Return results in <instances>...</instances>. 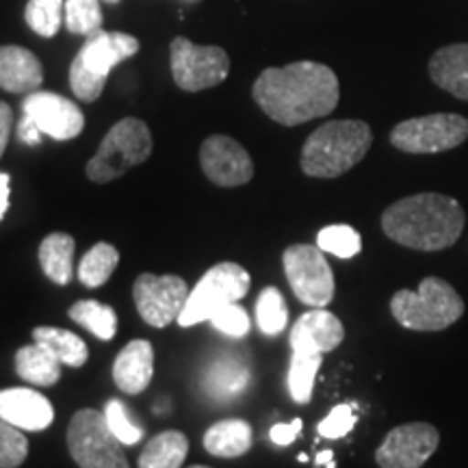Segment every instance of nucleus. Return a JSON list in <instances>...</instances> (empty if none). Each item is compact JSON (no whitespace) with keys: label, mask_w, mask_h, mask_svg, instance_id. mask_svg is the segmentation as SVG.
Segmentation results:
<instances>
[{"label":"nucleus","mask_w":468,"mask_h":468,"mask_svg":"<svg viewBox=\"0 0 468 468\" xmlns=\"http://www.w3.org/2000/svg\"><path fill=\"white\" fill-rule=\"evenodd\" d=\"M251 96L265 115L282 126H300L336 109L341 87L335 69L314 61L267 68L251 87Z\"/></svg>","instance_id":"obj_1"},{"label":"nucleus","mask_w":468,"mask_h":468,"mask_svg":"<svg viewBox=\"0 0 468 468\" xmlns=\"http://www.w3.org/2000/svg\"><path fill=\"white\" fill-rule=\"evenodd\" d=\"M464 208L442 193H417L390 204L382 215V230L390 241L419 251L452 248L464 230Z\"/></svg>","instance_id":"obj_2"},{"label":"nucleus","mask_w":468,"mask_h":468,"mask_svg":"<svg viewBox=\"0 0 468 468\" xmlns=\"http://www.w3.org/2000/svg\"><path fill=\"white\" fill-rule=\"evenodd\" d=\"M373 144L371 126L362 120L325 122L306 139L302 169L310 178H338L365 159Z\"/></svg>","instance_id":"obj_3"},{"label":"nucleus","mask_w":468,"mask_h":468,"mask_svg":"<svg viewBox=\"0 0 468 468\" xmlns=\"http://www.w3.org/2000/svg\"><path fill=\"white\" fill-rule=\"evenodd\" d=\"M390 313L397 324L417 332L447 330L464 314V300L442 278L420 280L419 291H397L390 300Z\"/></svg>","instance_id":"obj_4"},{"label":"nucleus","mask_w":468,"mask_h":468,"mask_svg":"<svg viewBox=\"0 0 468 468\" xmlns=\"http://www.w3.org/2000/svg\"><path fill=\"white\" fill-rule=\"evenodd\" d=\"M139 52V42L133 35L98 31L85 39L83 48L69 66V87L83 102H96L102 96L109 72L122 61Z\"/></svg>","instance_id":"obj_5"},{"label":"nucleus","mask_w":468,"mask_h":468,"mask_svg":"<svg viewBox=\"0 0 468 468\" xmlns=\"http://www.w3.org/2000/svg\"><path fill=\"white\" fill-rule=\"evenodd\" d=\"M152 133L145 122L137 117H124L107 133L96 156L87 163L85 174L91 183L104 185L124 176L128 169L142 165L150 159Z\"/></svg>","instance_id":"obj_6"},{"label":"nucleus","mask_w":468,"mask_h":468,"mask_svg":"<svg viewBox=\"0 0 468 468\" xmlns=\"http://www.w3.org/2000/svg\"><path fill=\"white\" fill-rule=\"evenodd\" d=\"M68 449L80 468H131L124 444L111 431L104 412L79 410L68 425Z\"/></svg>","instance_id":"obj_7"},{"label":"nucleus","mask_w":468,"mask_h":468,"mask_svg":"<svg viewBox=\"0 0 468 468\" xmlns=\"http://www.w3.org/2000/svg\"><path fill=\"white\" fill-rule=\"evenodd\" d=\"M250 284V273L237 262H219V265L210 267L186 297L178 325L191 327L208 321L219 308L243 300L248 295Z\"/></svg>","instance_id":"obj_8"},{"label":"nucleus","mask_w":468,"mask_h":468,"mask_svg":"<svg viewBox=\"0 0 468 468\" xmlns=\"http://www.w3.org/2000/svg\"><path fill=\"white\" fill-rule=\"evenodd\" d=\"M468 139V120L455 113H431L401 122L390 131V144L408 154H438Z\"/></svg>","instance_id":"obj_9"},{"label":"nucleus","mask_w":468,"mask_h":468,"mask_svg":"<svg viewBox=\"0 0 468 468\" xmlns=\"http://www.w3.org/2000/svg\"><path fill=\"white\" fill-rule=\"evenodd\" d=\"M292 292L310 308H325L335 300V273L319 245H291L282 256Z\"/></svg>","instance_id":"obj_10"},{"label":"nucleus","mask_w":468,"mask_h":468,"mask_svg":"<svg viewBox=\"0 0 468 468\" xmlns=\"http://www.w3.org/2000/svg\"><path fill=\"white\" fill-rule=\"evenodd\" d=\"M169 61L176 85L185 91H202L218 87L230 72V57L219 46H196L176 37L169 46Z\"/></svg>","instance_id":"obj_11"},{"label":"nucleus","mask_w":468,"mask_h":468,"mask_svg":"<svg viewBox=\"0 0 468 468\" xmlns=\"http://www.w3.org/2000/svg\"><path fill=\"white\" fill-rule=\"evenodd\" d=\"M134 306L145 324L152 327H167L178 321L183 313L189 289L180 276H154V273H142L134 280L133 286Z\"/></svg>","instance_id":"obj_12"},{"label":"nucleus","mask_w":468,"mask_h":468,"mask_svg":"<svg viewBox=\"0 0 468 468\" xmlns=\"http://www.w3.org/2000/svg\"><path fill=\"white\" fill-rule=\"evenodd\" d=\"M441 444V434L430 423H406L386 434L376 452L379 468H420Z\"/></svg>","instance_id":"obj_13"},{"label":"nucleus","mask_w":468,"mask_h":468,"mask_svg":"<svg viewBox=\"0 0 468 468\" xmlns=\"http://www.w3.org/2000/svg\"><path fill=\"white\" fill-rule=\"evenodd\" d=\"M200 165L218 186H241L254 178V161L248 150L228 134H210L202 144Z\"/></svg>","instance_id":"obj_14"},{"label":"nucleus","mask_w":468,"mask_h":468,"mask_svg":"<svg viewBox=\"0 0 468 468\" xmlns=\"http://www.w3.org/2000/svg\"><path fill=\"white\" fill-rule=\"evenodd\" d=\"M22 111L39 126V131L57 142H69L85 128V115L79 104L52 91H31L22 102Z\"/></svg>","instance_id":"obj_15"},{"label":"nucleus","mask_w":468,"mask_h":468,"mask_svg":"<svg viewBox=\"0 0 468 468\" xmlns=\"http://www.w3.org/2000/svg\"><path fill=\"white\" fill-rule=\"evenodd\" d=\"M345 338V327L336 314L325 308H314L303 313L291 327L292 351H308V354H330Z\"/></svg>","instance_id":"obj_16"},{"label":"nucleus","mask_w":468,"mask_h":468,"mask_svg":"<svg viewBox=\"0 0 468 468\" xmlns=\"http://www.w3.org/2000/svg\"><path fill=\"white\" fill-rule=\"evenodd\" d=\"M0 419L22 431H42L55 420L52 403L33 388L0 390Z\"/></svg>","instance_id":"obj_17"},{"label":"nucleus","mask_w":468,"mask_h":468,"mask_svg":"<svg viewBox=\"0 0 468 468\" xmlns=\"http://www.w3.org/2000/svg\"><path fill=\"white\" fill-rule=\"evenodd\" d=\"M152 376H154V349L150 341L137 338L117 354L113 362V379L122 393H144L152 382Z\"/></svg>","instance_id":"obj_18"},{"label":"nucleus","mask_w":468,"mask_h":468,"mask_svg":"<svg viewBox=\"0 0 468 468\" xmlns=\"http://www.w3.org/2000/svg\"><path fill=\"white\" fill-rule=\"evenodd\" d=\"M44 80V68L22 46H0V87L11 93H31Z\"/></svg>","instance_id":"obj_19"},{"label":"nucleus","mask_w":468,"mask_h":468,"mask_svg":"<svg viewBox=\"0 0 468 468\" xmlns=\"http://www.w3.org/2000/svg\"><path fill=\"white\" fill-rule=\"evenodd\" d=\"M430 76L441 90L468 102V44L436 50L430 61Z\"/></svg>","instance_id":"obj_20"},{"label":"nucleus","mask_w":468,"mask_h":468,"mask_svg":"<svg viewBox=\"0 0 468 468\" xmlns=\"http://www.w3.org/2000/svg\"><path fill=\"white\" fill-rule=\"evenodd\" d=\"M251 373L250 367L245 365L237 356H221L213 360L204 376V390L208 397L219 401H230L239 397L250 386Z\"/></svg>","instance_id":"obj_21"},{"label":"nucleus","mask_w":468,"mask_h":468,"mask_svg":"<svg viewBox=\"0 0 468 468\" xmlns=\"http://www.w3.org/2000/svg\"><path fill=\"white\" fill-rule=\"evenodd\" d=\"M254 444L251 425L243 419H226L210 425L204 434V449L215 458H241Z\"/></svg>","instance_id":"obj_22"},{"label":"nucleus","mask_w":468,"mask_h":468,"mask_svg":"<svg viewBox=\"0 0 468 468\" xmlns=\"http://www.w3.org/2000/svg\"><path fill=\"white\" fill-rule=\"evenodd\" d=\"M74 250L72 234L52 232L39 245V265L50 282L66 286L74 276Z\"/></svg>","instance_id":"obj_23"},{"label":"nucleus","mask_w":468,"mask_h":468,"mask_svg":"<svg viewBox=\"0 0 468 468\" xmlns=\"http://www.w3.org/2000/svg\"><path fill=\"white\" fill-rule=\"evenodd\" d=\"M61 368L63 362L39 343L27 345L16 354V373L28 384L55 386L61 378Z\"/></svg>","instance_id":"obj_24"},{"label":"nucleus","mask_w":468,"mask_h":468,"mask_svg":"<svg viewBox=\"0 0 468 468\" xmlns=\"http://www.w3.org/2000/svg\"><path fill=\"white\" fill-rule=\"evenodd\" d=\"M189 453V438L178 430H167L150 438L139 455V468H183Z\"/></svg>","instance_id":"obj_25"},{"label":"nucleus","mask_w":468,"mask_h":468,"mask_svg":"<svg viewBox=\"0 0 468 468\" xmlns=\"http://www.w3.org/2000/svg\"><path fill=\"white\" fill-rule=\"evenodd\" d=\"M33 341L48 347L58 360L63 362V367L79 368L83 367L87 358H90V351L83 338L74 332L63 330V327H52V325H39L33 330Z\"/></svg>","instance_id":"obj_26"},{"label":"nucleus","mask_w":468,"mask_h":468,"mask_svg":"<svg viewBox=\"0 0 468 468\" xmlns=\"http://www.w3.org/2000/svg\"><path fill=\"white\" fill-rule=\"evenodd\" d=\"M68 317L76 321L80 327H85V330H90L101 341H111L117 332L115 310L96 300L76 302L74 306H69Z\"/></svg>","instance_id":"obj_27"},{"label":"nucleus","mask_w":468,"mask_h":468,"mask_svg":"<svg viewBox=\"0 0 468 468\" xmlns=\"http://www.w3.org/2000/svg\"><path fill=\"white\" fill-rule=\"evenodd\" d=\"M117 262H120V251L111 243H96L87 254L80 259L79 265V280L87 289H98L107 284L109 278L113 276Z\"/></svg>","instance_id":"obj_28"},{"label":"nucleus","mask_w":468,"mask_h":468,"mask_svg":"<svg viewBox=\"0 0 468 468\" xmlns=\"http://www.w3.org/2000/svg\"><path fill=\"white\" fill-rule=\"evenodd\" d=\"M324 356L308 351H292L289 367V393L295 403H308L313 399L314 378H317Z\"/></svg>","instance_id":"obj_29"},{"label":"nucleus","mask_w":468,"mask_h":468,"mask_svg":"<svg viewBox=\"0 0 468 468\" xmlns=\"http://www.w3.org/2000/svg\"><path fill=\"white\" fill-rule=\"evenodd\" d=\"M256 324L265 336L282 335L289 325V308L276 286H267L261 291L259 302H256Z\"/></svg>","instance_id":"obj_30"},{"label":"nucleus","mask_w":468,"mask_h":468,"mask_svg":"<svg viewBox=\"0 0 468 468\" xmlns=\"http://www.w3.org/2000/svg\"><path fill=\"white\" fill-rule=\"evenodd\" d=\"M317 245L325 254L336 256V259H354V256L360 254L362 239L358 230H354L351 226L335 224L319 230Z\"/></svg>","instance_id":"obj_31"},{"label":"nucleus","mask_w":468,"mask_h":468,"mask_svg":"<svg viewBox=\"0 0 468 468\" xmlns=\"http://www.w3.org/2000/svg\"><path fill=\"white\" fill-rule=\"evenodd\" d=\"M66 28L69 33L85 35V37L101 31V0H66Z\"/></svg>","instance_id":"obj_32"},{"label":"nucleus","mask_w":468,"mask_h":468,"mask_svg":"<svg viewBox=\"0 0 468 468\" xmlns=\"http://www.w3.org/2000/svg\"><path fill=\"white\" fill-rule=\"evenodd\" d=\"M27 25L42 37H55L63 25V0H28Z\"/></svg>","instance_id":"obj_33"},{"label":"nucleus","mask_w":468,"mask_h":468,"mask_svg":"<svg viewBox=\"0 0 468 468\" xmlns=\"http://www.w3.org/2000/svg\"><path fill=\"white\" fill-rule=\"evenodd\" d=\"M28 455V441L5 419H0V468H17L25 464Z\"/></svg>","instance_id":"obj_34"},{"label":"nucleus","mask_w":468,"mask_h":468,"mask_svg":"<svg viewBox=\"0 0 468 468\" xmlns=\"http://www.w3.org/2000/svg\"><path fill=\"white\" fill-rule=\"evenodd\" d=\"M104 417H107V423L111 427V431L117 436L124 447H134L137 442H142L144 438V430L139 425L133 423V419L128 417L124 403L111 399L107 406H104Z\"/></svg>","instance_id":"obj_35"},{"label":"nucleus","mask_w":468,"mask_h":468,"mask_svg":"<svg viewBox=\"0 0 468 468\" xmlns=\"http://www.w3.org/2000/svg\"><path fill=\"white\" fill-rule=\"evenodd\" d=\"M208 321L218 327L219 332H224V335L232 338H243L251 327L248 310H245L239 302H232L228 303V306L219 308Z\"/></svg>","instance_id":"obj_36"},{"label":"nucleus","mask_w":468,"mask_h":468,"mask_svg":"<svg viewBox=\"0 0 468 468\" xmlns=\"http://www.w3.org/2000/svg\"><path fill=\"white\" fill-rule=\"evenodd\" d=\"M356 412H354V406H349V403H338L336 408H332V412L327 414V417L321 420L317 431L319 436L324 438H330V441H336V438H343L347 436L351 430L356 427Z\"/></svg>","instance_id":"obj_37"},{"label":"nucleus","mask_w":468,"mask_h":468,"mask_svg":"<svg viewBox=\"0 0 468 468\" xmlns=\"http://www.w3.org/2000/svg\"><path fill=\"white\" fill-rule=\"evenodd\" d=\"M302 419H292L291 423H278L271 427V431H269V438H271V442L280 444V447H286V444L295 442V438L300 436L302 431Z\"/></svg>","instance_id":"obj_38"},{"label":"nucleus","mask_w":468,"mask_h":468,"mask_svg":"<svg viewBox=\"0 0 468 468\" xmlns=\"http://www.w3.org/2000/svg\"><path fill=\"white\" fill-rule=\"evenodd\" d=\"M17 134H20V139L28 145H37L39 142H42V131H39V126L35 124V122L31 120V117L25 115L22 117V122L17 124Z\"/></svg>","instance_id":"obj_39"},{"label":"nucleus","mask_w":468,"mask_h":468,"mask_svg":"<svg viewBox=\"0 0 468 468\" xmlns=\"http://www.w3.org/2000/svg\"><path fill=\"white\" fill-rule=\"evenodd\" d=\"M11 122H14L11 107L7 102H0V156H3L5 150H7L9 134H11Z\"/></svg>","instance_id":"obj_40"},{"label":"nucleus","mask_w":468,"mask_h":468,"mask_svg":"<svg viewBox=\"0 0 468 468\" xmlns=\"http://www.w3.org/2000/svg\"><path fill=\"white\" fill-rule=\"evenodd\" d=\"M9 185H11L9 174L0 172V219L5 218V213H7L9 208Z\"/></svg>","instance_id":"obj_41"},{"label":"nucleus","mask_w":468,"mask_h":468,"mask_svg":"<svg viewBox=\"0 0 468 468\" xmlns=\"http://www.w3.org/2000/svg\"><path fill=\"white\" fill-rule=\"evenodd\" d=\"M332 455H335L332 452H321L317 455V466H324L325 464L327 468H336L335 462H332Z\"/></svg>","instance_id":"obj_42"},{"label":"nucleus","mask_w":468,"mask_h":468,"mask_svg":"<svg viewBox=\"0 0 468 468\" xmlns=\"http://www.w3.org/2000/svg\"><path fill=\"white\" fill-rule=\"evenodd\" d=\"M300 462H306L308 460V455L306 453H300V458H297Z\"/></svg>","instance_id":"obj_43"},{"label":"nucleus","mask_w":468,"mask_h":468,"mask_svg":"<svg viewBox=\"0 0 468 468\" xmlns=\"http://www.w3.org/2000/svg\"><path fill=\"white\" fill-rule=\"evenodd\" d=\"M189 468H210V466H202V464H196V466H189Z\"/></svg>","instance_id":"obj_44"},{"label":"nucleus","mask_w":468,"mask_h":468,"mask_svg":"<svg viewBox=\"0 0 468 468\" xmlns=\"http://www.w3.org/2000/svg\"><path fill=\"white\" fill-rule=\"evenodd\" d=\"M107 3H120V0H107Z\"/></svg>","instance_id":"obj_45"}]
</instances>
